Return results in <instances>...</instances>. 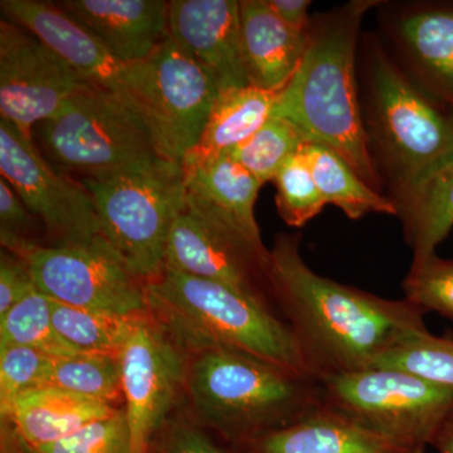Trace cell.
I'll list each match as a JSON object with an SVG mask.
<instances>
[{"mask_svg": "<svg viewBox=\"0 0 453 453\" xmlns=\"http://www.w3.org/2000/svg\"><path fill=\"white\" fill-rule=\"evenodd\" d=\"M308 142L290 121L271 116L255 135L226 155L264 186L273 180L286 162L300 153Z\"/></svg>", "mask_w": 453, "mask_h": 453, "instance_id": "29", "label": "cell"}, {"mask_svg": "<svg viewBox=\"0 0 453 453\" xmlns=\"http://www.w3.org/2000/svg\"><path fill=\"white\" fill-rule=\"evenodd\" d=\"M146 305L186 353L234 348L312 375L281 316L222 283L164 267L162 275L146 285Z\"/></svg>", "mask_w": 453, "mask_h": 453, "instance_id": "4", "label": "cell"}, {"mask_svg": "<svg viewBox=\"0 0 453 453\" xmlns=\"http://www.w3.org/2000/svg\"><path fill=\"white\" fill-rule=\"evenodd\" d=\"M241 40L244 65L255 88L280 92L305 55L308 32L285 25L266 0H241Z\"/></svg>", "mask_w": 453, "mask_h": 453, "instance_id": "20", "label": "cell"}, {"mask_svg": "<svg viewBox=\"0 0 453 453\" xmlns=\"http://www.w3.org/2000/svg\"><path fill=\"white\" fill-rule=\"evenodd\" d=\"M0 172L41 220L50 246L107 243L96 203L88 188L50 165L33 138L2 118Z\"/></svg>", "mask_w": 453, "mask_h": 453, "instance_id": "10", "label": "cell"}, {"mask_svg": "<svg viewBox=\"0 0 453 453\" xmlns=\"http://www.w3.org/2000/svg\"><path fill=\"white\" fill-rule=\"evenodd\" d=\"M320 381L325 404L381 436L423 451L453 408V389L390 366Z\"/></svg>", "mask_w": 453, "mask_h": 453, "instance_id": "9", "label": "cell"}, {"mask_svg": "<svg viewBox=\"0 0 453 453\" xmlns=\"http://www.w3.org/2000/svg\"><path fill=\"white\" fill-rule=\"evenodd\" d=\"M14 256L25 261L35 288L57 303L120 315L148 310L145 283L125 266L109 243H31Z\"/></svg>", "mask_w": 453, "mask_h": 453, "instance_id": "11", "label": "cell"}, {"mask_svg": "<svg viewBox=\"0 0 453 453\" xmlns=\"http://www.w3.org/2000/svg\"><path fill=\"white\" fill-rule=\"evenodd\" d=\"M3 18L37 35L67 62L88 85L105 89L127 105L125 73L121 64L56 2L2 0Z\"/></svg>", "mask_w": 453, "mask_h": 453, "instance_id": "18", "label": "cell"}, {"mask_svg": "<svg viewBox=\"0 0 453 453\" xmlns=\"http://www.w3.org/2000/svg\"><path fill=\"white\" fill-rule=\"evenodd\" d=\"M38 135L55 168L81 179L140 174L173 163L129 107L88 83L38 125Z\"/></svg>", "mask_w": 453, "mask_h": 453, "instance_id": "6", "label": "cell"}, {"mask_svg": "<svg viewBox=\"0 0 453 453\" xmlns=\"http://www.w3.org/2000/svg\"><path fill=\"white\" fill-rule=\"evenodd\" d=\"M188 356L149 310L136 321L120 357L130 453H148L186 389Z\"/></svg>", "mask_w": 453, "mask_h": 453, "instance_id": "12", "label": "cell"}, {"mask_svg": "<svg viewBox=\"0 0 453 453\" xmlns=\"http://www.w3.org/2000/svg\"><path fill=\"white\" fill-rule=\"evenodd\" d=\"M50 356L32 348L0 347V417L11 413L18 396L38 388L50 362Z\"/></svg>", "mask_w": 453, "mask_h": 453, "instance_id": "33", "label": "cell"}, {"mask_svg": "<svg viewBox=\"0 0 453 453\" xmlns=\"http://www.w3.org/2000/svg\"><path fill=\"white\" fill-rule=\"evenodd\" d=\"M83 81L37 35L0 20V113L33 138L35 127L52 118Z\"/></svg>", "mask_w": 453, "mask_h": 453, "instance_id": "13", "label": "cell"}, {"mask_svg": "<svg viewBox=\"0 0 453 453\" xmlns=\"http://www.w3.org/2000/svg\"><path fill=\"white\" fill-rule=\"evenodd\" d=\"M404 299L427 314L437 312L453 321V259L437 253L413 258L403 283Z\"/></svg>", "mask_w": 453, "mask_h": 453, "instance_id": "32", "label": "cell"}, {"mask_svg": "<svg viewBox=\"0 0 453 453\" xmlns=\"http://www.w3.org/2000/svg\"><path fill=\"white\" fill-rule=\"evenodd\" d=\"M386 31L399 67L419 88L453 110V2L390 7Z\"/></svg>", "mask_w": 453, "mask_h": 453, "instance_id": "15", "label": "cell"}, {"mask_svg": "<svg viewBox=\"0 0 453 453\" xmlns=\"http://www.w3.org/2000/svg\"><path fill=\"white\" fill-rule=\"evenodd\" d=\"M375 366H390L453 389V333L413 334L381 357Z\"/></svg>", "mask_w": 453, "mask_h": 453, "instance_id": "30", "label": "cell"}, {"mask_svg": "<svg viewBox=\"0 0 453 453\" xmlns=\"http://www.w3.org/2000/svg\"><path fill=\"white\" fill-rule=\"evenodd\" d=\"M268 279L280 316L319 380L372 368L405 338L428 330L426 312L410 301L316 273L301 256L299 234L277 235Z\"/></svg>", "mask_w": 453, "mask_h": 453, "instance_id": "1", "label": "cell"}, {"mask_svg": "<svg viewBox=\"0 0 453 453\" xmlns=\"http://www.w3.org/2000/svg\"><path fill=\"white\" fill-rule=\"evenodd\" d=\"M184 211L220 237L268 264L255 203L262 184L229 155L189 153L181 163Z\"/></svg>", "mask_w": 453, "mask_h": 453, "instance_id": "14", "label": "cell"}, {"mask_svg": "<svg viewBox=\"0 0 453 453\" xmlns=\"http://www.w3.org/2000/svg\"><path fill=\"white\" fill-rule=\"evenodd\" d=\"M268 7L273 9L286 26L297 32H308L311 25L309 0H266Z\"/></svg>", "mask_w": 453, "mask_h": 453, "instance_id": "38", "label": "cell"}, {"mask_svg": "<svg viewBox=\"0 0 453 453\" xmlns=\"http://www.w3.org/2000/svg\"><path fill=\"white\" fill-rule=\"evenodd\" d=\"M40 387H52L116 408L124 404L120 360L113 357L80 353L50 357Z\"/></svg>", "mask_w": 453, "mask_h": 453, "instance_id": "27", "label": "cell"}, {"mask_svg": "<svg viewBox=\"0 0 453 453\" xmlns=\"http://www.w3.org/2000/svg\"><path fill=\"white\" fill-rule=\"evenodd\" d=\"M164 267L222 283L276 311L268 265L220 237L186 211L178 214L170 229Z\"/></svg>", "mask_w": 453, "mask_h": 453, "instance_id": "17", "label": "cell"}, {"mask_svg": "<svg viewBox=\"0 0 453 453\" xmlns=\"http://www.w3.org/2000/svg\"><path fill=\"white\" fill-rule=\"evenodd\" d=\"M219 89L213 79L169 38L144 61L127 65L125 96L160 154L181 164L201 139Z\"/></svg>", "mask_w": 453, "mask_h": 453, "instance_id": "8", "label": "cell"}, {"mask_svg": "<svg viewBox=\"0 0 453 453\" xmlns=\"http://www.w3.org/2000/svg\"><path fill=\"white\" fill-rule=\"evenodd\" d=\"M365 56L363 120L395 201L453 157V110L419 88L380 44Z\"/></svg>", "mask_w": 453, "mask_h": 453, "instance_id": "5", "label": "cell"}, {"mask_svg": "<svg viewBox=\"0 0 453 453\" xmlns=\"http://www.w3.org/2000/svg\"><path fill=\"white\" fill-rule=\"evenodd\" d=\"M31 449L35 453H130L124 411L89 423L56 442Z\"/></svg>", "mask_w": 453, "mask_h": 453, "instance_id": "34", "label": "cell"}, {"mask_svg": "<svg viewBox=\"0 0 453 453\" xmlns=\"http://www.w3.org/2000/svg\"><path fill=\"white\" fill-rule=\"evenodd\" d=\"M0 453H35L9 422H2Z\"/></svg>", "mask_w": 453, "mask_h": 453, "instance_id": "39", "label": "cell"}, {"mask_svg": "<svg viewBox=\"0 0 453 453\" xmlns=\"http://www.w3.org/2000/svg\"><path fill=\"white\" fill-rule=\"evenodd\" d=\"M50 311L57 334L76 353L118 360L142 314L120 315L74 308L55 300H50Z\"/></svg>", "mask_w": 453, "mask_h": 453, "instance_id": "26", "label": "cell"}, {"mask_svg": "<svg viewBox=\"0 0 453 453\" xmlns=\"http://www.w3.org/2000/svg\"><path fill=\"white\" fill-rule=\"evenodd\" d=\"M277 95L255 86L219 91L201 139L190 153L226 154L243 144L273 116Z\"/></svg>", "mask_w": 453, "mask_h": 453, "instance_id": "24", "label": "cell"}, {"mask_svg": "<svg viewBox=\"0 0 453 453\" xmlns=\"http://www.w3.org/2000/svg\"><path fill=\"white\" fill-rule=\"evenodd\" d=\"M119 410L122 408L52 387H38L18 396L2 422L11 423L27 445L38 447L70 436Z\"/></svg>", "mask_w": 453, "mask_h": 453, "instance_id": "22", "label": "cell"}, {"mask_svg": "<svg viewBox=\"0 0 453 453\" xmlns=\"http://www.w3.org/2000/svg\"><path fill=\"white\" fill-rule=\"evenodd\" d=\"M35 219L14 188L0 178V242L2 249L17 255L31 243Z\"/></svg>", "mask_w": 453, "mask_h": 453, "instance_id": "36", "label": "cell"}, {"mask_svg": "<svg viewBox=\"0 0 453 453\" xmlns=\"http://www.w3.org/2000/svg\"><path fill=\"white\" fill-rule=\"evenodd\" d=\"M303 151L325 203L340 208L348 219H360L371 213L398 214L392 199L369 187L332 149L308 142Z\"/></svg>", "mask_w": 453, "mask_h": 453, "instance_id": "25", "label": "cell"}, {"mask_svg": "<svg viewBox=\"0 0 453 453\" xmlns=\"http://www.w3.org/2000/svg\"><path fill=\"white\" fill-rule=\"evenodd\" d=\"M148 453H235L192 418L173 417L164 423Z\"/></svg>", "mask_w": 453, "mask_h": 453, "instance_id": "35", "label": "cell"}, {"mask_svg": "<svg viewBox=\"0 0 453 453\" xmlns=\"http://www.w3.org/2000/svg\"><path fill=\"white\" fill-rule=\"evenodd\" d=\"M393 203L413 258L436 252L453 228V157Z\"/></svg>", "mask_w": 453, "mask_h": 453, "instance_id": "23", "label": "cell"}, {"mask_svg": "<svg viewBox=\"0 0 453 453\" xmlns=\"http://www.w3.org/2000/svg\"><path fill=\"white\" fill-rule=\"evenodd\" d=\"M431 446L434 447L438 453H453V408L438 428Z\"/></svg>", "mask_w": 453, "mask_h": 453, "instance_id": "40", "label": "cell"}, {"mask_svg": "<svg viewBox=\"0 0 453 453\" xmlns=\"http://www.w3.org/2000/svg\"><path fill=\"white\" fill-rule=\"evenodd\" d=\"M4 345L32 348L52 357L77 354L57 334L50 297L38 288L0 316V347Z\"/></svg>", "mask_w": 453, "mask_h": 453, "instance_id": "28", "label": "cell"}, {"mask_svg": "<svg viewBox=\"0 0 453 453\" xmlns=\"http://www.w3.org/2000/svg\"><path fill=\"white\" fill-rule=\"evenodd\" d=\"M247 453H425L365 427L321 404L288 427L256 442Z\"/></svg>", "mask_w": 453, "mask_h": 453, "instance_id": "21", "label": "cell"}, {"mask_svg": "<svg viewBox=\"0 0 453 453\" xmlns=\"http://www.w3.org/2000/svg\"><path fill=\"white\" fill-rule=\"evenodd\" d=\"M273 181L277 190V211L286 225L296 228L305 226L326 205L303 150L286 162Z\"/></svg>", "mask_w": 453, "mask_h": 453, "instance_id": "31", "label": "cell"}, {"mask_svg": "<svg viewBox=\"0 0 453 453\" xmlns=\"http://www.w3.org/2000/svg\"><path fill=\"white\" fill-rule=\"evenodd\" d=\"M96 203L107 243L145 285L162 275L166 242L184 211L181 164L140 174L82 178Z\"/></svg>", "mask_w": 453, "mask_h": 453, "instance_id": "7", "label": "cell"}, {"mask_svg": "<svg viewBox=\"0 0 453 453\" xmlns=\"http://www.w3.org/2000/svg\"><path fill=\"white\" fill-rule=\"evenodd\" d=\"M169 35L201 65L219 91L251 86L241 40L237 0H172Z\"/></svg>", "mask_w": 453, "mask_h": 453, "instance_id": "16", "label": "cell"}, {"mask_svg": "<svg viewBox=\"0 0 453 453\" xmlns=\"http://www.w3.org/2000/svg\"><path fill=\"white\" fill-rule=\"evenodd\" d=\"M187 356L190 418L235 453H247L324 403L321 381L308 372L228 347Z\"/></svg>", "mask_w": 453, "mask_h": 453, "instance_id": "3", "label": "cell"}, {"mask_svg": "<svg viewBox=\"0 0 453 453\" xmlns=\"http://www.w3.org/2000/svg\"><path fill=\"white\" fill-rule=\"evenodd\" d=\"M28 267L13 253H0V316L7 314L27 295L35 290Z\"/></svg>", "mask_w": 453, "mask_h": 453, "instance_id": "37", "label": "cell"}, {"mask_svg": "<svg viewBox=\"0 0 453 453\" xmlns=\"http://www.w3.org/2000/svg\"><path fill=\"white\" fill-rule=\"evenodd\" d=\"M56 4L121 64L144 61L169 38L165 0H62Z\"/></svg>", "mask_w": 453, "mask_h": 453, "instance_id": "19", "label": "cell"}, {"mask_svg": "<svg viewBox=\"0 0 453 453\" xmlns=\"http://www.w3.org/2000/svg\"><path fill=\"white\" fill-rule=\"evenodd\" d=\"M380 2L356 0L312 17L308 47L273 116L290 121L309 142L332 149L372 189L381 179L369 150L357 77L360 26Z\"/></svg>", "mask_w": 453, "mask_h": 453, "instance_id": "2", "label": "cell"}]
</instances>
